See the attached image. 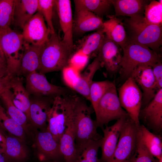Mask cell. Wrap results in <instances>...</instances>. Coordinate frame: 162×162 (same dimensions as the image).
I'll return each mask as SVG.
<instances>
[{"label": "cell", "mask_w": 162, "mask_h": 162, "mask_svg": "<svg viewBox=\"0 0 162 162\" xmlns=\"http://www.w3.org/2000/svg\"><path fill=\"white\" fill-rule=\"evenodd\" d=\"M73 49L65 43L56 32L51 34L41 45L38 72L44 74L62 71L68 66Z\"/></svg>", "instance_id": "obj_1"}, {"label": "cell", "mask_w": 162, "mask_h": 162, "mask_svg": "<svg viewBox=\"0 0 162 162\" xmlns=\"http://www.w3.org/2000/svg\"><path fill=\"white\" fill-rule=\"evenodd\" d=\"M123 23L128 40L160 54L162 26L150 23L144 16L129 17Z\"/></svg>", "instance_id": "obj_2"}, {"label": "cell", "mask_w": 162, "mask_h": 162, "mask_svg": "<svg viewBox=\"0 0 162 162\" xmlns=\"http://www.w3.org/2000/svg\"><path fill=\"white\" fill-rule=\"evenodd\" d=\"M79 96L76 94L58 96L54 98L48 115L47 130L59 143L68 124L73 119Z\"/></svg>", "instance_id": "obj_3"}, {"label": "cell", "mask_w": 162, "mask_h": 162, "mask_svg": "<svg viewBox=\"0 0 162 162\" xmlns=\"http://www.w3.org/2000/svg\"><path fill=\"white\" fill-rule=\"evenodd\" d=\"M122 50V56L119 72L125 80L130 77L133 70L138 65L145 64L152 67L161 61V54L149 48L128 40Z\"/></svg>", "instance_id": "obj_4"}, {"label": "cell", "mask_w": 162, "mask_h": 162, "mask_svg": "<svg viewBox=\"0 0 162 162\" xmlns=\"http://www.w3.org/2000/svg\"><path fill=\"white\" fill-rule=\"evenodd\" d=\"M94 112L83 98L79 96L76 104L73 120L75 145L83 144L89 140L101 139L102 136L97 132L98 127L91 117Z\"/></svg>", "instance_id": "obj_5"}, {"label": "cell", "mask_w": 162, "mask_h": 162, "mask_svg": "<svg viewBox=\"0 0 162 162\" xmlns=\"http://www.w3.org/2000/svg\"><path fill=\"white\" fill-rule=\"evenodd\" d=\"M0 45L7 64V75L19 76L20 67L25 41L22 34L10 27L0 29Z\"/></svg>", "instance_id": "obj_6"}, {"label": "cell", "mask_w": 162, "mask_h": 162, "mask_svg": "<svg viewBox=\"0 0 162 162\" xmlns=\"http://www.w3.org/2000/svg\"><path fill=\"white\" fill-rule=\"evenodd\" d=\"M94 112L96 123L101 128L112 121L128 116L121 105L115 83L101 99Z\"/></svg>", "instance_id": "obj_7"}, {"label": "cell", "mask_w": 162, "mask_h": 162, "mask_svg": "<svg viewBox=\"0 0 162 162\" xmlns=\"http://www.w3.org/2000/svg\"><path fill=\"white\" fill-rule=\"evenodd\" d=\"M139 126L129 116L127 117L114 154L108 162H132L136 152Z\"/></svg>", "instance_id": "obj_8"}, {"label": "cell", "mask_w": 162, "mask_h": 162, "mask_svg": "<svg viewBox=\"0 0 162 162\" xmlns=\"http://www.w3.org/2000/svg\"><path fill=\"white\" fill-rule=\"evenodd\" d=\"M118 93L122 107L139 126V115L142 98L141 89L133 79L130 77L119 88Z\"/></svg>", "instance_id": "obj_9"}, {"label": "cell", "mask_w": 162, "mask_h": 162, "mask_svg": "<svg viewBox=\"0 0 162 162\" xmlns=\"http://www.w3.org/2000/svg\"><path fill=\"white\" fill-rule=\"evenodd\" d=\"M26 77L25 88L30 95L54 98L58 96L76 94L70 88L50 83L44 74L37 71L29 74Z\"/></svg>", "instance_id": "obj_10"}, {"label": "cell", "mask_w": 162, "mask_h": 162, "mask_svg": "<svg viewBox=\"0 0 162 162\" xmlns=\"http://www.w3.org/2000/svg\"><path fill=\"white\" fill-rule=\"evenodd\" d=\"M122 56L121 47L105 36L96 56L101 67L104 68L110 74L119 73Z\"/></svg>", "instance_id": "obj_11"}, {"label": "cell", "mask_w": 162, "mask_h": 162, "mask_svg": "<svg viewBox=\"0 0 162 162\" xmlns=\"http://www.w3.org/2000/svg\"><path fill=\"white\" fill-rule=\"evenodd\" d=\"M131 77L142 91V106L147 105L159 90L157 88L152 67L145 64L138 66L132 72Z\"/></svg>", "instance_id": "obj_12"}, {"label": "cell", "mask_w": 162, "mask_h": 162, "mask_svg": "<svg viewBox=\"0 0 162 162\" xmlns=\"http://www.w3.org/2000/svg\"><path fill=\"white\" fill-rule=\"evenodd\" d=\"M45 20L43 15L37 11L25 25L21 34L26 42L40 46L47 40L51 34Z\"/></svg>", "instance_id": "obj_13"}, {"label": "cell", "mask_w": 162, "mask_h": 162, "mask_svg": "<svg viewBox=\"0 0 162 162\" xmlns=\"http://www.w3.org/2000/svg\"><path fill=\"white\" fill-rule=\"evenodd\" d=\"M142 118L147 127L156 133L162 129V88L159 89L152 100L142 110L139 118Z\"/></svg>", "instance_id": "obj_14"}, {"label": "cell", "mask_w": 162, "mask_h": 162, "mask_svg": "<svg viewBox=\"0 0 162 162\" xmlns=\"http://www.w3.org/2000/svg\"><path fill=\"white\" fill-rule=\"evenodd\" d=\"M54 98L34 96L30 98L29 121L42 131L47 130L48 115Z\"/></svg>", "instance_id": "obj_15"}, {"label": "cell", "mask_w": 162, "mask_h": 162, "mask_svg": "<svg viewBox=\"0 0 162 162\" xmlns=\"http://www.w3.org/2000/svg\"><path fill=\"white\" fill-rule=\"evenodd\" d=\"M128 116L117 120L111 126L106 125L105 128L103 127L101 128L104 134L100 146L102 151L101 161L108 162L112 158L116 147L123 125Z\"/></svg>", "instance_id": "obj_16"}, {"label": "cell", "mask_w": 162, "mask_h": 162, "mask_svg": "<svg viewBox=\"0 0 162 162\" xmlns=\"http://www.w3.org/2000/svg\"><path fill=\"white\" fill-rule=\"evenodd\" d=\"M36 143L40 159L45 161L51 160H64L59 143L47 130L37 134Z\"/></svg>", "instance_id": "obj_17"}, {"label": "cell", "mask_w": 162, "mask_h": 162, "mask_svg": "<svg viewBox=\"0 0 162 162\" xmlns=\"http://www.w3.org/2000/svg\"><path fill=\"white\" fill-rule=\"evenodd\" d=\"M61 28L64 34L63 41L74 49L73 41V21L71 1L70 0H55Z\"/></svg>", "instance_id": "obj_18"}, {"label": "cell", "mask_w": 162, "mask_h": 162, "mask_svg": "<svg viewBox=\"0 0 162 162\" xmlns=\"http://www.w3.org/2000/svg\"><path fill=\"white\" fill-rule=\"evenodd\" d=\"M103 23L102 19L92 12L83 9L75 10L73 21V33L81 34L97 31L102 28Z\"/></svg>", "instance_id": "obj_19"}, {"label": "cell", "mask_w": 162, "mask_h": 162, "mask_svg": "<svg viewBox=\"0 0 162 162\" xmlns=\"http://www.w3.org/2000/svg\"><path fill=\"white\" fill-rule=\"evenodd\" d=\"M101 67L100 63L96 57L84 71L77 76L70 88L89 100L90 88L93 78L96 72Z\"/></svg>", "instance_id": "obj_20"}, {"label": "cell", "mask_w": 162, "mask_h": 162, "mask_svg": "<svg viewBox=\"0 0 162 162\" xmlns=\"http://www.w3.org/2000/svg\"><path fill=\"white\" fill-rule=\"evenodd\" d=\"M103 22L102 28L105 36L115 42L122 49L128 40L122 21L114 15H109Z\"/></svg>", "instance_id": "obj_21"}, {"label": "cell", "mask_w": 162, "mask_h": 162, "mask_svg": "<svg viewBox=\"0 0 162 162\" xmlns=\"http://www.w3.org/2000/svg\"><path fill=\"white\" fill-rule=\"evenodd\" d=\"M114 8L115 14L129 17L144 16L146 6L148 0H111Z\"/></svg>", "instance_id": "obj_22"}, {"label": "cell", "mask_w": 162, "mask_h": 162, "mask_svg": "<svg viewBox=\"0 0 162 162\" xmlns=\"http://www.w3.org/2000/svg\"><path fill=\"white\" fill-rule=\"evenodd\" d=\"M41 47V45H34L25 42V50L20 62L19 76H26L30 73L38 70Z\"/></svg>", "instance_id": "obj_23"}, {"label": "cell", "mask_w": 162, "mask_h": 162, "mask_svg": "<svg viewBox=\"0 0 162 162\" xmlns=\"http://www.w3.org/2000/svg\"><path fill=\"white\" fill-rule=\"evenodd\" d=\"M10 89L13 103L25 114L29 121L30 97L23 85L22 78L15 76Z\"/></svg>", "instance_id": "obj_24"}, {"label": "cell", "mask_w": 162, "mask_h": 162, "mask_svg": "<svg viewBox=\"0 0 162 162\" xmlns=\"http://www.w3.org/2000/svg\"><path fill=\"white\" fill-rule=\"evenodd\" d=\"M38 0H15L13 24L22 29L38 11Z\"/></svg>", "instance_id": "obj_25"}, {"label": "cell", "mask_w": 162, "mask_h": 162, "mask_svg": "<svg viewBox=\"0 0 162 162\" xmlns=\"http://www.w3.org/2000/svg\"><path fill=\"white\" fill-rule=\"evenodd\" d=\"M101 139L89 140L83 144L75 145L76 152L73 162H101L98 158V152Z\"/></svg>", "instance_id": "obj_26"}, {"label": "cell", "mask_w": 162, "mask_h": 162, "mask_svg": "<svg viewBox=\"0 0 162 162\" xmlns=\"http://www.w3.org/2000/svg\"><path fill=\"white\" fill-rule=\"evenodd\" d=\"M105 35L102 28L94 33L85 36L78 43L79 50L87 56L96 55L104 38Z\"/></svg>", "instance_id": "obj_27"}, {"label": "cell", "mask_w": 162, "mask_h": 162, "mask_svg": "<svg viewBox=\"0 0 162 162\" xmlns=\"http://www.w3.org/2000/svg\"><path fill=\"white\" fill-rule=\"evenodd\" d=\"M2 149L9 161L22 160L27 156V151L23 141L14 136H6L5 144Z\"/></svg>", "instance_id": "obj_28"}, {"label": "cell", "mask_w": 162, "mask_h": 162, "mask_svg": "<svg viewBox=\"0 0 162 162\" xmlns=\"http://www.w3.org/2000/svg\"><path fill=\"white\" fill-rule=\"evenodd\" d=\"M73 120L68 124L59 142L60 150L65 162H73L75 154Z\"/></svg>", "instance_id": "obj_29"}, {"label": "cell", "mask_w": 162, "mask_h": 162, "mask_svg": "<svg viewBox=\"0 0 162 162\" xmlns=\"http://www.w3.org/2000/svg\"><path fill=\"white\" fill-rule=\"evenodd\" d=\"M75 10L83 9L92 12L101 19L108 16L112 6L111 0H74Z\"/></svg>", "instance_id": "obj_30"}, {"label": "cell", "mask_w": 162, "mask_h": 162, "mask_svg": "<svg viewBox=\"0 0 162 162\" xmlns=\"http://www.w3.org/2000/svg\"><path fill=\"white\" fill-rule=\"evenodd\" d=\"M142 141L152 154L157 159L162 156V142L160 136L151 132L144 125L139 127Z\"/></svg>", "instance_id": "obj_31"}, {"label": "cell", "mask_w": 162, "mask_h": 162, "mask_svg": "<svg viewBox=\"0 0 162 162\" xmlns=\"http://www.w3.org/2000/svg\"><path fill=\"white\" fill-rule=\"evenodd\" d=\"M11 92L8 89L0 94V97L5 106L8 115L23 128L25 132L28 131V121L26 116L18 109L13 103L11 98Z\"/></svg>", "instance_id": "obj_32"}, {"label": "cell", "mask_w": 162, "mask_h": 162, "mask_svg": "<svg viewBox=\"0 0 162 162\" xmlns=\"http://www.w3.org/2000/svg\"><path fill=\"white\" fill-rule=\"evenodd\" d=\"M115 83L108 80L92 82L89 90V100L94 111L100 100Z\"/></svg>", "instance_id": "obj_33"}, {"label": "cell", "mask_w": 162, "mask_h": 162, "mask_svg": "<svg viewBox=\"0 0 162 162\" xmlns=\"http://www.w3.org/2000/svg\"><path fill=\"white\" fill-rule=\"evenodd\" d=\"M0 122L5 130L22 141L25 137V131L22 127L7 115L0 104Z\"/></svg>", "instance_id": "obj_34"}, {"label": "cell", "mask_w": 162, "mask_h": 162, "mask_svg": "<svg viewBox=\"0 0 162 162\" xmlns=\"http://www.w3.org/2000/svg\"><path fill=\"white\" fill-rule=\"evenodd\" d=\"M15 0H0V29L13 24Z\"/></svg>", "instance_id": "obj_35"}, {"label": "cell", "mask_w": 162, "mask_h": 162, "mask_svg": "<svg viewBox=\"0 0 162 162\" xmlns=\"http://www.w3.org/2000/svg\"><path fill=\"white\" fill-rule=\"evenodd\" d=\"M144 17L146 21L150 23L162 26V0L160 1L150 0V2L146 6Z\"/></svg>", "instance_id": "obj_36"}, {"label": "cell", "mask_w": 162, "mask_h": 162, "mask_svg": "<svg viewBox=\"0 0 162 162\" xmlns=\"http://www.w3.org/2000/svg\"><path fill=\"white\" fill-rule=\"evenodd\" d=\"M55 5V0H38V11L43 16L51 34L55 32L52 22L53 8Z\"/></svg>", "instance_id": "obj_37"}, {"label": "cell", "mask_w": 162, "mask_h": 162, "mask_svg": "<svg viewBox=\"0 0 162 162\" xmlns=\"http://www.w3.org/2000/svg\"><path fill=\"white\" fill-rule=\"evenodd\" d=\"M132 162H158L143 142L139 128L136 152Z\"/></svg>", "instance_id": "obj_38"}, {"label": "cell", "mask_w": 162, "mask_h": 162, "mask_svg": "<svg viewBox=\"0 0 162 162\" xmlns=\"http://www.w3.org/2000/svg\"><path fill=\"white\" fill-rule=\"evenodd\" d=\"M152 67L154 77L158 90L162 88V64L160 61Z\"/></svg>", "instance_id": "obj_39"}, {"label": "cell", "mask_w": 162, "mask_h": 162, "mask_svg": "<svg viewBox=\"0 0 162 162\" xmlns=\"http://www.w3.org/2000/svg\"><path fill=\"white\" fill-rule=\"evenodd\" d=\"M14 76L7 75L0 79V94L10 89Z\"/></svg>", "instance_id": "obj_40"}, {"label": "cell", "mask_w": 162, "mask_h": 162, "mask_svg": "<svg viewBox=\"0 0 162 162\" xmlns=\"http://www.w3.org/2000/svg\"><path fill=\"white\" fill-rule=\"evenodd\" d=\"M7 75L6 64H0V79Z\"/></svg>", "instance_id": "obj_41"}, {"label": "cell", "mask_w": 162, "mask_h": 162, "mask_svg": "<svg viewBox=\"0 0 162 162\" xmlns=\"http://www.w3.org/2000/svg\"><path fill=\"white\" fill-rule=\"evenodd\" d=\"M0 64H6L5 58L0 45Z\"/></svg>", "instance_id": "obj_42"}, {"label": "cell", "mask_w": 162, "mask_h": 162, "mask_svg": "<svg viewBox=\"0 0 162 162\" xmlns=\"http://www.w3.org/2000/svg\"><path fill=\"white\" fill-rule=\"evenodd\" d=\"M0 162H9L3 153H0Z\"/></svg>", "instance_id": "obj_43"}, {"label": "cell", "mask_w": 162, "mask_h": 162, "mask_svg": "<svg viewBox=\"0 0 162 162\" xmlns=\"http://www.w3.org/2000/svg\"><path fill=\"white\" fill-rule=\"evenodd\" d=\"M0 143H1L2 148L4 146L5 143V137L0 133Z\"/></svg>", "instance_id": "obj_44"}, {"label": "cell", "mask_w": 162, "mask_h": 162, "mask_svg": "<svg viewBox=\"0 0 162 162\" xmlns=\"http://www.w3.org/2000/svg\"><path fill=\"white\" fill-rule=\"evenodd\" d=\"M5 130L3 125L0 122V133L2 134L4 136L6 137V135L4 134V130Z\"/></svg>", "instance_id": "obj_45"}, {"label": "cell", "mask_w": 162, "mask_h": 162, "mask_svg": "<svg viewBox=\"0 0 162 162\" xmlns=\"http://www.w3.org/2000/svg\"><path fill=\"white\" fill-rule=\"evenodd\" d=\"M158 162H162V156L157 159Z\"/></svg>", "instance_id": "obj_46"}, {"label": "cell", "mask_w": 162, "mask_h": 162, "mask_svg": "<svg viewBox=\"0 0 162 162\" xmlns=\"http://www.w3.org/2000/svg\"><path fill=\"white\" fill-rule=\"evenodd\" d=\"M44 162H58L57 161H50V160H48V161H44Z\"/></svg>", "instance_id": "obj_47"}, {"label": "cell", "mask_w": 162, "mask_h": 162, "mask_svg": "<svg viewBox=\"0 0 162 162\" xmlns=\"http://www.w3.org/2000/svg\"><path fill=\"white\" fill-rule=\"evenodd\" d=\"M2 153V148H0V153Z\"/></svg>", "instance_id": "obj_48"}, {"label": "cell", "mask_w": 162, "mask_h": 162, "mask_svg": "<svg viewBox=\"0 0 162 162\" xmlns=\"http://www.w3.org/2000/svg\"></svg>", "instance_id": "obj_49"}]
</instances>
